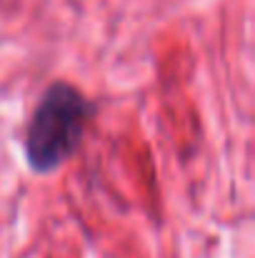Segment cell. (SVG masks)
Listing matches in <instances>:
<instances>
[{
  "instance_id": "1",
  "label": "cell",
  "mask_w": 255,
  "mask_h": 258,
  "mask_svg": "<svg viewBox=\"0 0 255 258\" xmlns=\"http://www.w3.org/2000/svg\"><path fill=\"white\" fill-rule=\"evenodd\" d=\"M85 118L88 103L80 98V93L68 86L50 88L40 100L28 131L25 151L30 166L35 171H50L60 166L75 151Z\"/></svg>"
}]
</instances>
